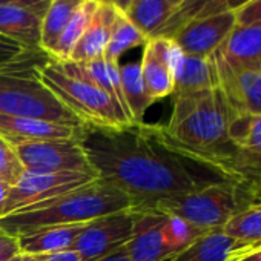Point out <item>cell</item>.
<instances>
[{"mask_svg":"<svg viewBox=\"0 0 261 261\" xmlns=\"http://www.w3.org/2000/svg\"><path fill=\"white\" fill-rule=\"evenodd\" d=\"M80 143L98 178L126 194L139 212L226 180L180 149L162 124L142 121L120 127L83 126Z\"/></svg>","mask_w":261,"mask_h":261,"instance_id":"obj_1","label":"cell"},{"mask_svg":"<svg viewBox=\"0 0 261 261\" xmlns=\"http://www.w3.org/2000/svg\"><path fill=\"white\" fill-rule=\"evenodd\" d=\"M232 115L218 88L174 94L172 114L165 130L180 149L217 172L215 163L233 149L227 137Z\"/></svg>","mask_w":261,"mask_h":261,"instance_id":"obj_2","label":"cell"},{"mask_svg":"<svg viewBox=\"0 0 261 261\" xmlns=\"http://www.w3.org/2000/svg\"><path fill=\"white\" fill-rule=\"evenodd\" d=\"M134 209L130 198L117 188L98 180L45 204L22 209L0 218V230L22 237L53 226L89 223L95 218Z\"/></svg>","mask_w":261,"mask_h":261,"instance_id":"obj_3","label":"cell"},{"mask_svg":"<svg viewBox=\"0 0 261 261\" xmlns=\"http://www.w3.org/2000/svg\"><path fill=\"white\" fill-rule=\"evenodd\" d=\"M30 59L0 69V114L30 117L71 126L82 121L40 82L37 68Z\"/></svg>","mask_w":261,"mask_h":261,"instance_id":"obj_4","label":"cell"},{"mask_svg":"<svg viewBox=\"0 0 261 261\" xmlns=\"http://www.w3.org/2000/svg\"><path fill=\"white\" fill-rule=\"evenodd\" d=\"M40 82L82 121L92 127H120L130 124L121 108L98 86L68 75L48 59L37 68Z\"/></svg>","mask_w":261,"mask_h":261,"instance_id":"obj_5","label":"cell"},{"mask_svg":"<svg viewBox=\"0 0 261 261\" xmlns=\"http://www.w3.org/2000/svg\"><path fill=\"white\" fill-rule=\"evenodd\" d=\"M249 203L238 183L221 180L189 194L163 200L152 211L180 218L204 232H218L223 230L232 215Z\"/></svg>","mask_w":261,"mask_h":261,"instance_id":"obj_6","label":"cell"},{"mask_svg":"<svg viewBox=\"0 0 261 261\" xmlns=\"http://www.w3.org/2000/svg\"><path fill=\"white\" fill-rule=\"evenodd\" d=\"M97 174L83 172H31L25 171L16 185L10 186L2 217L45 204L57 197L98 181ZM0 217V218H2Z\"/></svg>","mask_w":261,"mask_h":261,"instance_id":"obj_7","label":"cell"},{"mask_svg":"<svg viewBox=\"0 0 261 261\" xmlns=\"http://www.w3.org/2000/svg\"><path fill=\"white\" fill-rule=\"evenodd\" d=\"M14 149L25 171L95 174L80 139L28 142L14 146Z\"/></svg>","mask_w":261,"mask_h":261,"instance_id":"obj_8","label":"cell"},{"mask_svg":"<svg viewBox=\"0 0 261 261\" xmlns=\"http://www.w3.org/2000/svg\"><path fill=\"white\" fill-rule=\"evenodd\" d=\"M134 220V209L95 218L85 226L72 249L80 255L82 261H97L109 256L129 243L133 237Z\"/></svg>","mask_w":261,"mask_h":261,"instance_id":"obj_9","label":"cell"},{"mask_svg":"<svg viewBox=\"0 0 261 261\" xmlns=\"http://www.w3.org/2000/svg\"><path fill=\"white\" fill-rule=\"evenodd\" d=\"M181 54L174 40L166 37H154L143 45L140 68L145 89L152 103L172 95L175 68Z\"/></svg>","mask_w":261,"mask_h":261,"instance_id":"obj_10","label":"cell"},{"mask_svg":"<svg viewBox=\"0 0 261 261\" xmlns=\"http://www.w3.org/2000/svg\"><path fill=\"white\" fill-rule=\"evenodd\" d=\"M235 27V14L233 11H229L212 17L188 22L171 39L183 54L211 57L215 51L220 49V46L224 43Z\"/></svg>","mask_w":261,"mask_h":261,"instance_id":"obj_11","label":"cell"},{"mask_svg":"<svg viewBox=\"0 0 261 261\" xmlns=\"http://www.w3.org/2000/svg\"><path fill=\"white\" fill-rule=\"evenodd\" d=\"M218 89L233 114H261V72L230 66L212 54Z\"/></svg>","mask_w":261,"mask_h":261,"instance_id":"obj_12","label":"cell"},{"mask_svg":"<svg viewBox=\"0 0 261 261\" xmlns=\"http://www.w3.org/2000/svg\"><path fill=\"white\" fill-rule=\"evenodd\" d=\"M166 217L157 211H136L133 237L124 246L130 261H168L175 256L163 235Z\"/></svg>","mask_w":261,"mask_h":261,"instance_id":"obj_13","label":"cell"},{"mask_svg":"<svg viewBox=\"0 0 261 261\" xmlns=\"http://www.w3.org/2000/svg\"><path fill=\"white\" fill-rule=\"evenodd\" d=\"M82 127L83 126L0 114V137L13 146L28 142L80 139Z\"/></svg>","mask_w":261,"mask_h":261,"instance_id":"obj_14","label":"cell"},{"mask_svg":"<svg viewBox=\"0 0 261 261\" xmlns=\"http://www.w3.org/2000/svg\"><path fill=\"white\" fill-rule=\"evenodd\" d=\"M46 8L2 5L0 36L11 39L31 51H40V28Z\"/></svg>","mask_w":261,"mask_h":261,"instance_id":"obj_15","label":"cell"},{"mask_svg":"<svg viewBox=\"0 0 261 261\" xmlns=\"http://www.w3.org/2000/svg\"><path fill=\"white\" fill-rule=\"evenodd\" d=\"M56 63L68 75L80 79V80H86L98 86L100 89H103L121 108V111L126 114V117L130 121L129 111H127L123 91H121V83H120V63H111V62H106L105 59H98V60H92L86 63H79V62H71V60L56 62Z\"/></svg>","mask_w":261,"mask_h":261,"instance_id":"obj_16","label":"cell"},{"mask_svg":"<svg viewBox=\"0 0 261 261\" xmlns=\"http://www.w3.org/2000/svg\"><path fill=\"white\" fill-rule=\"evenodd\" d=\"M118 11L120 10L115 8L114 5H106V4L97 5V10L86 31L83 33V36L80 37V40L77 42V45L74 46L69 56L71 62L86 63V62L103 59Z\"/></svg>","mask_w":261,"mask_h":261,"instance_id":"obj_17","label":"cell"},{"mask_svg":"<svg viewBox=\"0 0 261 261\" xmlns=\"http://www.w3.org/2000/svg\"><path fill=\"white\" fill-rule=\"evenodd\" d=\"M214 54L230 66L261 72V28L237 25Z\"/></svg>","mask_w":261,"mask_h":261,"instance_id":"obj_18","label":"cell"},{"mask_svg":"<svg viewBox=\"0 0 261 261\" xmlns=\"http://www.w3.org/2000/svg\"><path fill=\"white\" fill-rule=\"evenodd\" d=\"M246 2L247 0H183L155 37L171 39L188 22L235 11Z\"/></svg>","mask_w":261,"mask_h":261,"instance_id":"obj_19","label":"cell"},{"mask_svg":"<svg viewBox=\"0 0 261 261\" xmlns=\"http://www.w3.org/2000/svg\"><path fill=\"white\" fill-rule=\"evenodd\" d=\"M218 88V77L212 56L197 57L181 54L175 68L174 94H186Z\"/></svg>","mask_w":261,"mask_h":261,"instance_id":"obj_20","label":"cell"},{"mask_svg":"<svg viewBox=\"0 0 261 261\" xmlns=\"http://www.w3.org/2000/svg\"><path fill=\"white\" fill-rule=\"evenodd\" d=\"M88 223L68 224V226H53L45 227L37 232L17 237L20 253L28 255H43L72 249L75 240L82 233Z\"/></svg>","mask_w":261,"mask_h":261,"instance_id":"obj_21","label":"cell"},{"mask_svg":"<svg viewBox=\"0 0 261 261\" xmlns=\"http://www.w3.org/2000/svg\"><path fill=\"white\" fill-rule=\"evenodd\" d=\"M83 2L85 0H49L40 28V51L48 57H51L62 33Z\"/></svg>","mask_w":261,"mask_h":261,"instance_id":"obj_22","label":"cell"},{"mask_svg":"<svg viewBox=\"0 0 261 261\" xmlns=\"http://www.w3.org/2000/svg\"><path fill=\"white\" fill-rule=\"evenodd\" d=\"M241 246L221 230L211 232L168 261H229Z\"/></svg>","mask_w":261,"mask_h":261,"instance_id":"obj_23","label":"cell"},{"mask_svg":"<svg viewBox=\"0 0 261 261\" xmlns=\"http://www.w3.org/2000/svg\"><path fill=\"white\" fill-rule=\"evenodd\" d=\"M120 83L123 97L133 123H142L146 111L154 105L145 89L140 62H129L120 65Z\"/></svg>","mask_w":261,"mask_h":261,"instance_id":"obj_24","label":"cell"},{"mask_svg":"<svg viewBox=\"0 0 261 261\" xmlns=\"http://www.w3.org/2000/svg\"><path fill=\"white\" fill-rule=\"evenodd\" d=\"M172 13L174 8L168 0H133L126 8L124 16L149 40L157 36Z\"/></svg>","mask_w":261,"mask_h":261,"instance_id":"obj_25","label":"cell"},{"mask_svg":"<svg viewBox=\"0 0 261 261\" xmlns=\"http://www.w3.org/2000/svg\"><path fill=\"white\" fill-rule=\"evenodd\" d=\"M148 42V37L130 22L123 11H118V16L114 22L105 56L103 59L111 63H118L120 57L129 49L142 46Z\"/></svg>","mask_w":261,"mask_h":261,"instance_id":"obj_26","label":"cell"},{"mask_svg":"<svg viewBox=\"0 0 261 261\" xmlns=\"http://www.w3.org/2000/svg\"><path fill=\"white\" fill-rule=\"evenodd\" d=\"M224 235L241 244H253L261 241V201H252L241 207L224 224Z\"/></svg>","mask_w":261,"mask_h":261,"instance_id":"obj_27","label":"cell"},{"mask_svg":"<svg viewBox=\"0 0 261 261\" xmlns=\"http://www.w3.org/2000/svg\"><path fill=\"white\" fill-rule=\"evenodd\" d=\"M97 5L98 4L94 2V0H85V2L80 5V8L72 16L71 22L68 23V27L62 33V36H60L51 57H49L51 60H54V62L69 60V56H71L74 46L77 45V42L80 40V37L86 31V28L92 19V16L97 10Z\"/></svg>","mask_w":261,"mask_h":261,"instance_id":"obj_28","label":"cell"},{"mask_svg":"<svg viewBox=\"0 0 261 261\" xmlns=\"http://www.w3.org/2000/svg\"><path fill=\"white\" fill-rule=\"evenodd\" d=\"M261 134V114H233L229 127L227 137L229 143L240 149L246 145L247 140Z\"/></svg>","mask_w":261,"mask_h":261,"instance_id":"obj_29","label":"cell"},{"mask_svg":"<svg viewBox=\"0 0 261 261\" xmlns=\"http://www.w3.org/2000/svg\"><path fill=\"white\" fill-rule=\"evenodd\" d=\"M25 168L13 145L0 137V180L13 186L23 175Z\"/></svg>","mask_w":261,"mask_h":261,"instance_id":"obj_30","label":"cell"},{"mask_svg":"<svg viewBox=\"0 0 261 261\" xmlns=\"http://www.w3.org/2000/svg\"><path fill=\"white\" fill-rule=\"evenodd\" d=\"M39 53L42 51H31L11 39L0 36V69L34 59Z\"/></svg>","mask_w":261,"mask_h":261,"instance_id":"obj_31","label":"cell"},{"mask_svg":"<svg viewBox=\"0 0 261 261\" xmlns=\"http://www.w3.org/2000/svg\"><path fill=\"white\" fill-rule=\"evenodd\" d=\"M238 27L261 28V0H247L244 5L233 11Z\"/></svg>","mask_w":261,"mask_h":261,"instance_id":"obj_32","label":"cell"},{"mask_svg":"<svg viewBox=\"0 0 261 261\" xmlns=\"http://www.w3.org/2000/svg\"><path fill=\"white\" fill-rule=\"evenodd\" d=\"M20 253L19 240L4 230H0V261H7Z\"/></svg>","mask_w":261,"mask_h":261,"instance_id":"obj_33","label":"cell"},{"mask_svg":"<svg viewBox=\"0 0 261 261\" xmlns=\"http://www.w3.org/2000/svg\"><path fill=\"white\" fill-rule=\"evenodd\" d=\"M229 261H261V241L253 244H243Z\"/></svg>","mask_w":261,"mask_h":261,"instance_id":"obj_34","label":"cell"},{"mask_svg":"<svg viewBox=\"0 0 261 261\" xmlns=\"http://www.w3.org/2000/svg\"><path fill=\"white\" fill-rule=\"evenodd\" d=\"M36 256H37V261H82L80 255L74 249L54 252V253H43V255H36Z\"/></svg>","mask_w":261,"mask_h":261,"instance_id":"obj_35","label":"cell"},{"mask_svg":"<svg viewBox=\"0 0 261 261\" xmlns=\"http://www.w3.org/2000/svg\"><path fill=\"white\" fill-rule=\"evenodd\" d=\"M2 5H19V7H36V8H48L49 0H0Z\"/></svg>","mask_w":261,"mask_h":261,"instance_id":"obj_36","label":"cell"},{"mask_svg":"<svg viewBox=\"0 0 261 261\" xmlns=\"http://www.w3.org/2000/svg\"><path fill=\"white\" fill-rule=\"evenodd\" d=\"M246 195H247V198H249L250 203L252 201H261V181L249 186L246 189Z\"/></svg>","mask_w":261,"mask_h":261,"instance_id":"obj_37","label":"cell"},{"mask_svg":"<svg viewBox=\"0 0 261 261\" xmlns=\"http://www.w3.org/2000/svg\"><path fill=\"white\" fill-rule=\"evenodd\" d=\"M97 261H130V259H129V255H127L126 249L123 247V249H120V250L114 252L112 255H109V256H105V258H101V259H97Z\"/></svg>","mask_w":261,"mask_h":261,"instance_id":"obj_38","label":"cell"},{"mask_svg":"<svg viewBox=\"0 0 261 261\" xmlns=\"http://www.w3.org/2000/svg\"><path fill=\"white\" fill-rule=\"evenodd\" d=\"M8 191H10V185H7L5 181L0 180V217H2L7 198H8Z\"/></svg>","mask_w":261,"mask_h":261,"instance_id":"obj_39","label":"cell"},{"mask_svg":"<svg viewBox=\"0 0 261 261\" xmlns=\"http://www.w3.org/2000/svg\"><path fill=\"white\" fill-rule=\"evenodd\" d=\"M130 2H133V0H115V5H114V7H115V8H118L120 11H123V13H124V11H126V8L129 7V4H130Z\"/></svg>","mask_w":261,"mask_h":261,"instance_id":"obj_40","label":"cell"},{"mask_svg":"<svg viewBox=\"0 0 261 261\" xmlns=\"http://www.w3.org/2000/svg\"><path fill=\"white\" fill-rule=\"evenodd\" d=\"M20 261H37V256H36V255L22 253V256H20Z\"/></svg>","mask_w":261,"mask_h":261,"instance_id":"obj_41","label":"cell"},{"mask_svg":"<svg viewBox=\"0 0 261 261\" xmlns=\"http://www.w3.org/2000/svg\"><path fill=\"white\" fill-rule=\"evenodd\" d=\"M168 2H169V5H171L174 10H175V8H177V7H178L181 2H183V0H168Z\"/></svg>","mask_w":261,"mask_h":261,"instance_id":"obj_42","label":"cell"},{"mask_svg":"<svg viewBox=\"0 0 261 261\" xmlns=\"http://www.w3.org/2000/svg\"><path fill=\"white\" fill-rule=\"evenodd\" d=\"M97 4H106V5H115V0H94Z\"/></svg>","mask_w":261,"mask_h":261,"instance_id":"obj_43","label":"cell"},{"mask_svg":"<svg viewBox=\"0 0 261 261\" xmlns=\"http://www.w3.org/2000/svg\"><path fill=\"white\" fill-rule=\"evenodd\" d=\"M20 256H22V253H19V255H16V256L10 258V259H7V261H20Z\"/></svg>","mask_w":261,"mask_h":261,"instance_id":"obj_44","label":"cell"}]
</instances>
